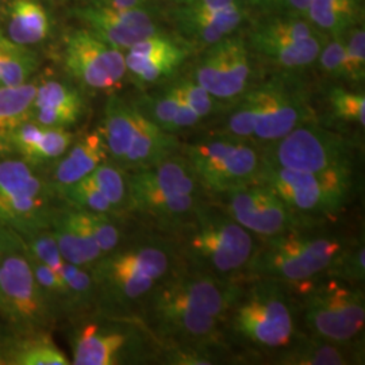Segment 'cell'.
Instances as JSON below:
<instances>
[{"mask_svg":"<svg viewBox=\"0 0 365 365\" xmlns=\"http://www.w3.org/2000/svg\"><path fill=\"white\" fill-rule=\"evenodd\" d=\"M170 233L185 271L223 279L242 280L257 247L250 232L207 202Z\"/></svg>","mask_w":365,"mask_h":365,"instance_id":"cell-1","label":"cell"},{"mask_svg":"<svg viewBox=\"0 0 365 365\" xmlns=\"http://www.w3.org/2000/svg\"><path fill=\"white\" fill-rule=\"evenodd\" d=\"M161 252L146 241H125L91 268L96 292L95 312L137 318L160 283Z\"/></svg>","mask_w":365,"mask_h":365,"instance_id":"cell-2","label":"cell"},{"mask_svg":"<svg viewBox=\"0 0 365 365\" xmlns=\"http://www.w3.org/2000/svg\"><path fill=\"white\" fill-rule=\"evenodd\" d=\"M242 288L225 322L233 339L250 351L280 352L288 348L297 334V304L284 284L252 279Z\"/></svg>","mask_w":365,"mask_h":365,"instance_id":"cell-3","label":"cell"},{"mask_svg":"<svg viewBox=\"0 0 365 365\" xmlns=\"http://www.w3.org/2000/svg\"><path fill=\"white\" fill-rule=\"evenodd\" d=\"M345 248L339 237L300 230L265 237L256 247L247 274L298 287L327 274Z\"/></svg>","mask_w":365,"mask_h":365,"instance_id":"cell-4","label":"cell"},{"mask_svg":"<svg viewBox=\"0 0 365 365\" xmlns=\"http://www.w3.org/2000/svg\"><path fill=\"white\" fill-rule=\"evenodd\" d=\"M327 276L298 286L300 317L309 336L354 345L364 330V292L359 284Z\"/></svg>","mask_w":365,"mask_h":365,"instance_id":"cell-5","label":"cell"},{"mask_svg":"<svg viewBox=\"0 0 365 365\" xmlns=\"http://www.w3.org/2000/svg\"><path fill=\"white\" fill-rule=\"evenodd\" d=\"M66 324L71 364H131L145 357L144 330L137 318L91 312Z\"/></svg>","mask_w":365,"mask_h":365,"instance_id":"cell-6","label":"cell"},{"mask_svg":"<svg viewBox=\"0 0 365 365\" xmlns=\"http://www.w3.org/2000/svg\"><path fill=\"white\" fill-rule=\"evenodd\" d=\"M61 205L42 170L19 157H0V222L22 235L49 229Z\"/></svg>","mask_w":365,"mask_h":365,"instance_id":"cell-7","label":"cell"},{"mask_svg":"<svg viewBox=\"0 0 365 365\" xmlns=\"http://www.w3.org/2000/svg\"><path fill=\"white\" fill-rule=\"evenodd\" d=\"M306 220L337 214L352 195L353 170L302 172L264 160L259 182Z\"/></svg>","mask_w":365,"mask_h":365,"instance_id":"cell-8","label":"cell"},{"mask_svg":"<svg viewBox=\"0 0 365 365\" xmlns=\"http://www.w3.org/2000/svg\"><path fill=\"white\" fill-rule=\"evenodd\" d=\"M185 157L206 192L221 195L259 182L264 156L250 140L227 134L199 140L185 148Z\"/></svg>","mask_w":365,"mask_h":365,"instance_id":"cell-9","label":"cell"},{"mask_svg":"<svg viewBox=\"0 0 365 365\" xmlns=\"http://www.w3.org/2000/svg\"><path fill=\"white\" fill-rule=\"evenodd\" d=\"M0 319L24 331H54L58 327L39 289L26 248L16 233L0 261Z\"/></svg>","mask_w":365,"mask_h":365,"instance_id":"cell-10","label":"cell"},{"mask_svg":"<svg viewBox=\"0 0 365 365\" xmlns=\"http://www.w3.org/2000/svg\"><path fill=\"white\" fill-rule=\"evenodd\" d=\"M261 150L265 161L302 172L353 170L354 163L352 141L314 122L289 131Z\"/></svg>","mask_w":365,"mask_h":365,"instance_id":"cell-11","label":"cell"},{"mask_svg":"<svg viewBox=\"0 0 365 365\" xmlns=\"http://www.w3.org/2000/svg\"><path fill=\"white\" fill-rule=\"evenodd\" d=\"M141 313L163 346L218 351L225 339L223 322L172 299L155 288Z\"/></svg>","mask_w":365,"mask_h":365,"instance_id":"cell-12","label":"cell"},{"mask_svg":"<svg viewBox=\"0 0 365 365\" xmlns=\"http://www.w3.org/2000/svg\"><path fill=\"white\" fill-rule=\"evenodd\" d=\"M218 196L222 209L252 235L265 238L300 230L306 225L304 217L262 182L247 184Z\"/></svg>","mask_w":365,"mask_h":365,"instance_id":"cell-13","label":"cell"},{"mask_svg":"<svg viewBox=\"0 0 365 365\" xmlns=\"http://www.w3.org/2000/svg\"><path fill=\"white\" fill-rule=\"evenodd\" d=\"M256 105L253 138L271 144L289 131L313 123L314 111L306 91L292 80L276 78L250 90Z\"/></svg>","mask_w":365,"mask_h":365,"instance_id":"cell-14","label":"cell"},{"mask_svg":"<svg viewBox=\"0 0 365 365\" xmlns=\"http://www.w3.org/2000/svg\"><path fill=\"white\" fill-rule=\"evenodd\" d=\"M63 66L71 78L91 91H114L128 73L125 54L90 30L68 36Z\"/></svg>","mask_w":365,"mask_h":365,"instance_id":"cell-15","label":"cell"},{"mask_svg":"<svg viewBox=\"0 0 365 365\" xmlns=\"http://www.w3.org/2000/svg\"><path fill=\"white\" fill-rule=\"evenodd\" d=\"M252 61L240 37H225L211 45L195 69V80L218 101H233L248 91Z\"/></svg>","mask_w":365,"mask_h":365,"instance_id":"cell-16","label":"cell"},{"mask_svg":"<svg viewBox=\"0 0 365 365\" xmlns=\"http://www.w3.org/2000/svg\"><path fill=\"white\" fill-rule=\"evenodd\" d=\"M244 284V280L223 279L184 269V272H175L161 280L157 288L172 299L225 324Z\"/></svg>","mask_w":365,"mask_h":365,"instance_id":"cell-17","label":"cell"},{"mask_svg":"<svg viewBox=\"0 0 365 365\" xmlns=\"http://www.w3.org/2000/svg\"><path fill=\"white\" fill-rule=\"evenodd\" d=\"M76 14L96 37L119 51L161 33L152 15V7L111 10L90 4L78 9Z\"/></svg>","mask_w":365,"mask_h":365,"instance_id":"cell-18","label":"cell"},{"mask_svg":"<svg viewBox=\"0 0 365 365\" xmlns=\"http://www.w3.org/2000/svg\"><path fill=\"white\" fill-rule=\"evenodd\" d=\"M30 120L41 126L71 130L84 115L86 103L76 87L56 78H36Z\"/></svg>","mask_w":365,"mask_h":365,"instance_id":"cell-19","label":"cell"},{"mask_svg":"<svg viewBox=\"0 0 365 365\" xmlns=\"http://www.w3.org/2000/svg\"><path fill=\"white\" fill-rule=\"evenodd\" d=\"M49 230L66 262L91 269L102 259V252L83 210L73 209L61 202L53 214Z\"/></svg>","mask_w":365,"mask_h":365,"instance_id":"cell-20","label":"cell"},{"mask_svg":"<svg viewBox=\"0 0 365 365\" xmlns=\"http://www.w3.org/2000/svg\"><path fill=\"white\" fill-rule=\"evenodd\" d=\"M129 190L170 195L203 196L206 192L187 157L180 155H172L145 170H129Z\"/></svg>","mask_w":365,"mask_h":365,"instance_id":"cell-21","label":"cell"},{"mask_svg":"<svg viewBox=\"0 0 365 365\" xmlns=\"http://www.w3.org/2000/svg\"><path fill=\"white\" fill-rule=\"evenodd\" d=\"M75 138L72 130L41 126L29 119L15 131L13 155L45 173L66 155Z\"/></svg>","mask_w":365,"mask_h":365,"instance_id":"cell-22","label":"cell"},{"mask_svg":"<svg viewBox=\"0 0 365 365\" xmlns=\"http://www.w3.org/2000/svg\"><path fill=\"white\" fill-rule=\"evenodd\" d=\"M108 160V152L99 129L76 137L66 155L45 172L57 191L90 176L96 167Z\"/></svg>","mask_w":365,"mask_h":365,"instance_id":"cell-23","label":"cell"},{"mask_svg":"<svg viewBox=\"0 0 365 365\" xmlns=\"http://www.w3.org/2000/svg\"><path fill=\"white\" fill-rule=\"evenodd\" d=\"M173 16L176 26L185 38L211 46L230 36L244 22L247 10L242 1L220 11H202L180 6L175 10Z\"/></svg>","mask_w":365,"mask_h":365,"instance_id":"cell-24","label":"cell"},{"mask_svg":"<svg viewBox=\"0 0 365 365\" xmlns=\"http://www.w3.org/2000/svg\"><path fill=\"white\" fill-rule=\"evenodd\" d=\"M178 148L179 141L173 133L158 128L137 106L135 130L120 167L126 170L153 167L172 155H176Z\"/></svg>","mask_w":365,"mask_h":365,"instance_id":"cell-25","label":"cell"},{"mask_svg":"<svg viewBox=\"0 0 365 365\" xmlns=\"http://www.w3.org/2000/svg\"><path fill=\"white\" fill-rule=\"evenodd\" d=\"M137 106L119 95H110L103 111L102 123L98 128L105 141L108 160L122 165L129 150L135 130Z\"/></svg>","mask_w":365,"mask_h":365,"instance_id":"cell-26","label":"cell"},{"mask_svg":"<svg viewBox=\"0 0 365 365\" xmlns=\"http://www.w3.org/2000/svg\"><path fill=\"white\" fill-rule=\"evenodd\" d=\"M354 345H342L315 339L312 336L297 337L283 351L277 353L274 360L279 364L291 365H345L357 360Z\"/></svg>","mask_w":365,"mask_h":365,"instance_id":"cell-27","label":"cell"},{"mask_svg":"<svg viewBox=\"0 0 365 365\" xmlns=\"http://www.w3.org/2000/svg\"><path fill=\"white\" fill-rule=\"evenodd\" d=\"M37 80L18 87L0 88V157L13 155L15 131L30 119Z\"/></svg>","mask_w":365,"mask_h":365,"instance_id":"cell-28","label":"cell"},{"mask_svg":"<svg viewBox=\"0 0 365 365\" xmlns=\"http://www.w3.org/2000/svg\"><path fill=\"white\" fill-rule=\"evenodd\" d=\"M49 29V16L38 1L14 0L9 6L7 37L15 43L33 46L48 37Z\"/></svg>","mask_w":365,"mask_h":365,"instance_id":"cell-29","label":"cell"},{"mask_svg":"<svg viewBox=\"0 0 365 365\" xmlns=\"http://www.w3.org/2000/svg\"><path fill=\"white\" fill-rule=\"evenodd\" d=\"M321 33L322 31H318L312 37L297 42L260 43L253 46V49L271 63L284 69H303L317 61L322 46L327 42V37Z\"/></svg>","mask_w":365,"mask_h":365,"instance_id":"cell-30","label":"cell"},{"mask_svg":"<svg viewBox=\"0 0 365 365\" xmlns=\"http://www.w3.org/2000/svg\"><path fill=\"white\" fill-rule=\"evenodd\" d=\"M39 68V58L30 46L15 43L4 36L0 43V88L18 87L31 81Z\"/></svg>","mask_w":365,"mask_h":365,"instance_id":"cell-31","label":"cell"},{"mask_svg":"<svg viewBox=\"0 0 365 365\" xmlns=\"http://www.w3.org/2000/svg\"><path fill=\"white\" fill-rule=\"evenodd\" d=\"M313 24L307 18L288 16V15H269L255 27L250 36V45L260 43H283L297 42L317 34Z\"/></svg>","mask_w":365,"mask_h":365,"instance_id":"cell-32","label":"cell"},{"mask_svg":"<svg viewBox=\"0 0 365 365\" xmlns=\"http://www.w3.org/2000/svg\"><path fill=\"white\" fill-rule=\"evenodd\" d=\"M187 56V49L182 45H179L172 51L149 57H141L126 53L125 63L128 73H130L131 78L137 83L153 84L172 76L173 72L182 66Z\"/></svg>","mask_w":365,"mask_h":365,"instance_id":"cell-33","label":"cell"},{"mask_svg":"<svg viewBox=\"0 0 365 365\" xmlns=\"http://www.w3.org/2000/svg\"><path fill=\"white\" fill-rule=\"evenodd\" d=\"M71 359L53 339V331H25L14 354L13 365H69Z\"/></svg>","mask_w":365,"mask_h":365,"instance_id":"cell-34","label":"cell"},{"mask_svg":"<svg viewBox=\"0 0 365 365\" xmlns=\"http://www.w3.org/2000/svg\"><path fill=\"white\" fill-rule=\"evenodd\" d=\"M90 178L118 215L123 218L130 215L129 170L111 160H106L93 170Z\"/></svg>","mask_w":365,"mask_h":365,"instance_id":"cell-35","label":"cell"},{"mask_svg":"<svg viewBox=\"0 0 365 365\" xmlns=\"http://www.w3.org/2000/svg\"><path fill=\"white\" fill-rule=\"evenodd\" d=\"M66 283L72 307V318L95 312L96 292L91 269L64 262L60 272Z\"/></svg>","mask_w":365,"mask_h":365,"instance_id":"cell-36","label":"cell"},{"mask_svg":"<svg viewBox=\"0 0 365 365\" xmlns=\"http://www.w3.org/2000/svg\"><path fill=\"white\" fill-rule=\"evenodd\" d=\"M56 194L63 203H66L73 209L83 210L88 212H98V214L118 215L113 209V206L108 203V200L93 184L90 176L71 185H66L64 188L57 190Z\"/></svg>","mask_w":365,"mask_h":365,"instance_id":"cell-37","label":"cell"},{"mask_svg":"<svg viewBox=\"0 0 365 365\" xmlns=\"http://www.w3.org/2000/svg\"><path fill=\"white\" fill-rule=\"evenodd\" d=\"M88 225L91 227L92 235L102 252V257L119 248L126 240L123 217L113 214H98L84 211Z\"/></svg>","mask_w":365,"mask_h":365,"instance_id":"cell-38","label":"cell"},{"mask_svg":"<svg viewBox=\"0 0 365 365\" xmlns=\"http://www.w3.org/2000/svg\"><path fill=\"white\" fill-rule=\"evenodd\" d=\"M135 105L158 128L173 133V120L178 113V96L172 86L157 95L145 96L140 102H135Z\"/></svg>","mask_w":365,"mask_h":365,"instance_id":"cell-39","label":"cell"},{"mask_svg":"<svg viewBox=\"0 0 365 365\" xmlns=\"http://www.w3.org/2000/svg\"><path fill=\"white\" fill-rule=\"evenodd\" d=\"M19 237L31 257L51 267L56 272H60L66 260L63 259L54 235L49 229H42Z\"/></svg>","mask_w":365,"mask_h":365,"instance_id":"cell-40","label":"cell"},{"mask_svg":"<svg viewBox=\"0 0 365 365\" xmlns=\"http://www.w3.org/2000/svg\"><path fill=\"white\" fill-rule=\"evenodd\" d=\"M256 126V105L252 96V92L247 91L240 101L226 120V129L223 134L232 135L241 140H250L255 135Z\"/></svg>","mask_w":365,"mask_h":365,"instance_id":"cell-41","label":"cell"},{"mask_svg":"<svg viewBox=\"0 0 365 365\" xmlns=\"http://www.w3.org/2000/svg\"><path fill=\"white\" fill-rule=\"evenodd\" d=\"M349 36L345 41L344 78L360 83L365 76V33L364 29L356 27L348 30Z\"/></svg>","mask_w":365,"mask_h":365,"instance_id":"cell-42","label":"cell"},{"mask_svg":"<svg viewBox=\"0 0 365 365\" xmlns=\"http://www.w3.org/2000/svg\"><path fill=\"white\" fill-rule=\"evenodd\" d=\"M364 245L357 244L354 247L345 248L329 269L327 274L337 276L349 283L360 284L365 277Z\"/></svg>","mask_w":365,"mask_h":365,"instance_id":"cell-43","label":"cell"},{"mask_svg":"<svg viewBox=\"0 0 365 365\" xmlns=\"http://www.w3.org/2000/svg\"><path fill=\"white\" fill-rule=\"evenodd\" d=\"M330 103L336 117L346 122H354L364 128V93L346 91L344 88H334L330 92Z\"/></svg>","mask_w":365,"mask_h":365,"instance_id":"cell-44","label":"cell"},{"mask_svg":"<svg viewBox=\"0 0 365 365\" xmlns=\"http://www.w3.org/2000/svg\"><path fill=\"white\" fill-rule=\"evenodd\" d=\"M175 86L199 117H209L215 111L218 99L197 84L195 80H180L179 83H175Z\"/></svg>","mask_w":365,"mask_h":365,"instance_id":"cell-45","label":"cell"},{"mask_svg":"<svg viewBox=\"0 0 365 365\" xmlns=\"http://www.w3.org/2000/svg\"><path fill=\"white\" fill-rule=\"evenodd\" d=\"M344 57H345V41L344 36H336L330 42L325 43L317 60H319V68L334 78H344Z\"/></svg>","mask_w":365,"mask_h":365,"instance_id":"cell-46","label":"cell"},{"mask_svg":"<svg viewBox=\"0 0 365 365\" xmlns=\"http://www.w3.org/2000/svg\"><path fill=\"white\" fill-rule=\"evenodd\" d=\"M24 333L0 319V365H13L14 354Z\"/></svg>","mask_w":365,"mask_h":365,"instance_id":"cell-47","label":"cell"},{"mask_svg":"<svg viewBox=\"0 0 365 365\" xmlns=\"http://www.w3.org/2000/svg\"><path fill=\"white\" fill-rule=\"evenodd\" d=\"M312 0H271L262 11L271 15H288L309 19V9Z\"/></svg>","mask_w":365,"mask_h":365,"instance_id":"cell-48","label":"cell"},{"mask_svg":"<svg viewBox=\"0 0 365 365\" xmlns=\"http://www.w3.org/2000/svg\"><path fill=\"white\" fill-rule=\"evenodd\" d=\"M173 90L176 92L178 96V113L173 120V133L182 130V129H190L196 126L202 118L199 117L194 111V108L188 105V102L184 99L178 87L173 84Z\"/></svg>","mask_w":365,"mask_h":365,"instance_id":"cell-49","label":"cell"},{"mask_svg":"<svg viewBox=\"0 0 365 365\" xmlns=\"http://www.w3.org/2000/svg\"><path fill=\"white\" fill-rule=\"evenodd\" d=\"M238 1L241 0H179L180 6L202 11H220Z\"/></svg>","mask_w":365,"mask_h":365,"instance_id":"cell-50","label":"cell"},{"mask_svg":"<svg viewBox=\"0 0 365 365\" xmlns=\"http://www.w3.org/2000/svg\"><path fill=\"white\" fill-rule=\"evenodd\" d=\"M91 4L111 10H130L152 7L150 0H91Z\"/></svg>","mask_w":365,"mask_h":365,"instance_id":"cell-51","label":"cell"},{"mask_svg":"<svg viewBox=\"0 0 365 365\" xmlns=\"http://www.w3.org/2000/svg\"><path fill=\"white\" fill-rule=\"evenodd\" d=\"M360 16V0H312Z\"/></svg>","mask_w":365,"mask_h":365,"instance_id":"cell-52","label":"cell"},{"mask_svg":"<svg viewBox=\"0 0 365 365\" xmlns=\"http://www.w3.org/2000/svg\"><path fill=\"white\" fill-rule=\"evenodd\" d=\"M14 235H15V232L0 222V261H1V257L9 247V244L11 242Z\"/></svg>","mask_w":365,"mask_h":365,"instance_id":"cell-53","label":"cell"},{"mask_svg":"<svg viewBox=\"0 0 365 365\" xmlns=\"http://www.w3.org/2000/svg\"><path fill=\"white\" fill-rule=\"evenodd\" d=\"M248 1L252 6H256V7H259V9L262 10L271 0H248Z\"/></svg>","mask_w":365,"mask_h":365,"instance_id":"cell-54","label":"cell"},{"mask_svg":"<svg viewBox=\"0 0 365 365\" xmlns=\"http://www.w3.org/2000/svg\"><path fill=\"white\" fill-rule=\"evenodd\" d=\"M3 37H4V34L0 31V43H1V39H3Z\"/></svg>","mask_w":365,"mask_h":365,"instance_id":"cell-55","label":"cell"},{"mask_svg":"<svg viewBox=\"0 0 365 365\" xmlns=\"http://www.w3.org/2000/svg\"><path fill=\"white\" fill-rule=\"evenodd\" d=\"M178 1H179V0H178Z\"/></svg>","mask_w":365,"mask_h":365,"instance_id":"cell-56","label":"cell"}]
</instances>
